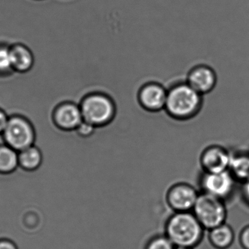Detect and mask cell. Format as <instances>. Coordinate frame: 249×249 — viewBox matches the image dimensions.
I'll return each mask as SVG.
<instances>
[{"label":"cell","mask_w":249,"mask_h":249,"mask_svg":"<svg viewBox=\"0 0 249 249\" xmlns=\"http://www.w3.org/2000/svg\"><path fill=\"white\" fill-rule=\"evenodd\" d=\"M205 230L193 212H175L165 224V235L175 247L196 248L201 243Z\"/></svg>","instance_id":"1"},{"label":"cell","mask_w":249,"mask_h":249,"mask_svg":"<svg viewBox=\"0 0 249 249\" xmlns=\"http://www.w3.org/2000/svg\"><path fill=\"white\" fill-rule=\"evenodd\" d=\"M199 194L196 189L187 183H178L167 192L166 202L174 212L193 211Z\"/></svg>","instance_id":"7"},{"label":"cell","mask_w":249,"mask_h":249,"mask_svg":"<svg viewBox=\"0 0 249 249\" xmlns=\"http://www.w3.org/2000/svg\"><path fill=\"white\" fill-rule=\"evenodd\" d=\"M242 194L243 197L246 203L249 205V179L246 182L243 183Z\"/></svg>","instance_id":"23"},{"label":"cell","mask_w":249,"mask_h":249,"mask_svg":"<svg viewBox=\"0 0 249 249\" xmlns=\"http://www.w3.org/2000/svg\"><path fill=\"white\" fill-rule=\"evenodd\" d=\"M96 129L97 128H96L94 126L86 122V121L83 120L75 131L77 132V134H78L80 137H89L93 135Z\"/></svg>","instance_id":"19"},{"label":"cell","mask_w":249,"mask_h":249,"mask_svg":"<svg viewBox=\"0 0 249 249\" xmlns=\"http://www.w3.org/2000/svg\"><path fill=\"white\" fill-rule=\"evenodd\" d=\"M12 66L15 73L26 74L33 69L35 57L33 51L26 44L15 42L10 45Z\"/></svg>","instance_id":"12"},{"label":"cell","mask_w":249,"mask_h":249,"mask_svg":"<svg viewBox=\"0 0 249 249\" xmlns=\"http://www.w3.org/2000/svg\"><path fill=\"white\" fill-rule=\"evenodd\" d=\"M18 168V152L5 143L0 144V175H10Z\"/></svg>","instance_id":"16"},{"label":"cell","mask_w":249,"mask_h":249,"mask_svg":"<svg viewBox=\"0 0 249 249\" xmlns=\"http://www.w3.org/2000/svg\"><path fill=\"white\" fill-rule=\"evenodd\" d=\"M174 244L166 235H157L151 238L145 249H174Z\"/></svg>","instance_id":"18"},{"label":"cell","mask_w":249,"mask_h":249,"mask_svg":"<svg viewBox=\"0 0 249 249\" xmlns=\"http://www.w3.org/2000/svg\"><path fill=\"white\" fill-rule=\"evenodd\" d=\"M203 95L187 82L172 85L167 92L165 110L168 115L178 121L194 118L201 109Z\"/></svg>","instance_id":"2"},{"label":"cell","mask_w":249,"mask_h":249,"mask_svg":"<svg viewBox=\"0 0 249 249\" xmlns=\"http://www.w3.org/2000/svg\"><path fill=\"white\" fill-rule=\"evenodd\" d=\"M3 141L18 152L35 145L36 133L33 123L21 114H13L1 134Z\"/></svg>","instance_id":"4"},{"label":"cell","mask_w":249,"mask_h":249,"mask_svg":"<svg viewBox=\"0 0 249 249\" xmlns=\"http://www.w3.org/2000/svg\"><path fill=\"white\" fill-rule=\"evenodd\" d=\"M193 213L207 230L226 223L228 218L225 200L203 192L199 195Z\"/></svg>","instance_id":"5"},{"label":"cell","mask_w":249,"mask_h":249,"mask_svg":"<svg viewBox=\"0 0 249 249\" xmlns=\"http://www.w3.org/2000/svg\"><path fill=\"white\" fill-rule=\"evenodd\" d=\"M79 105L83 120L96 128L109 125L116 115L115 102L110 96L103 92L88 94Z\"/></svg>","instance_id":"3"},{"label":"cell","mask_w":249,"mask_h":249,"mask_svg":"<svg viewBox=\"0 0 249 249\" xmlns=\"http://www.w3.org/2000/svg\"><path fill=\"white\" fill-rule=\"evenodd\" d=\"M174 249H190V248H184V247H175Z\"/></svg>","instance_id":"24"},{"label":"cell","mask_w":249,"mask_h":249,"mask_svg":"<svg viewBox=\"0 0 249 249\" xmlns=\"http://www.w3.org/2000/svg\"><path fill=\"white\" fill-rule=\"evenodd\" d=\"M240 246L243 249H249V225L244 227L238 236Z\"/></svg>","instance_id":"20"},{"label":"cell","mask_w":249,"mask_h":249,"mask_svg":"<svg viewBox=\"0 0 249 249\" xmlns=\"http://www.w3.org/2000/svg\"><path fill=\"white\" fill-rule=\"evenodd\" d=\"M167 92L168 89L156 82L145 83L138 93L139 105L149 112H159L165 109Z\"/></svg>","instance_id":"9"},{"label":"cell","mask_w":249,"mask_h":249,"mask_svg":"<svg viewBox=\"0 0 249 249\" xmlns=\"http://www.w3.org/2000/svg\"><path fill=\"white\" fill-rule=\"evenodd\" d=\"M235 239V231L228 224H222L209 230V243L214 249H229Z\"/></svg>","instance_id":"13"},{"label":"cell","mask_w":249,"mask_h":249,"mask_svg":"<svg viewBox=\"0 0 249 249\" xmlns=\"http://www.w3.org/2000/svg\"><path fill=\"white\" fill-rule=\"evenodd\" d=\"M236 180L229 171L209 173L203 172L200 178L202 192L223 200H228L235 191Z\"/></svg>","instance_id":"6"},{"label":"cell","mask_w":249,"mask_h":249,"mask_svg":"<svg viewBox=\"0 0 249 249\" xmlns=\"http://www.w3.org/2000/svg\"><path fill=\"white\" fill-rule=\"evenodd\" d=\"M51 119L61 131H75L83 121L80 105L70 101L60 102L53 110Z\"/></svg>","instance_id":"8"},{"label":"cell","mask_w":249,"mask_h":249,"mask_svg":"<svg viewBox=\"0 0 249 249\" xmlns=\"http://www.w3.org/2000/svg\"><path fill=\"white\" fill-rule=\"evenodd\" d=\"M43 162V155L37 146H30L18 152L19 168L26 172L37 171Z\"/></svg>","instance_id":"14"},{"label":"cell","mask_w":249,"mask_h":249,"mask_svg":"<svg viewBox=\"0 0 249 249\" xmlns=\"http://www.w3.org/2000/svg\"><path fill=\"white\" fill-rule=\"evenodd\" d=\"M228 171L237 182L244 183L249 179V153L232 154Z\"/></svg>","instance_id":"15"},{"label":"cell","mask_w":249,"mask_h":249,"mask_svg":"<svg viewBox=\"0 0 249 249\" xmlns=\"http://www.w3.org/2000/svg\"><path fill=\"white\" fill-rule=\"evenodd\" d=\"M13 73L10 45L2 42L0 43V77H9Z\"/></svg>","instance_id":"17"},{"label":"cell","mask_w":249,"mask_h":249,"mask_svg":"<svg viewBox=\"0 0 249 249\" xmlns=\"http://www.w3.org/2000/svg\"><path fill=\"white\" fill-rule=\"evenodd\" d=\"M231 156L232 154L222 146H209L200 155V163L203 172L216 173L228 171Z\"/></svg>","instance_id":"10"},{"label":"cell","mask_w":249,"mask_h":249,"mask_svg":"<svg viewBox=\"0 0 249 249\" xmlns=\"http://www.w3.org/2000/svg\"><path fill=\"white\" fill-rule=\"evenodd\" d=\"M186 82L196 92L204 95L214 89L217 82V77L213 68L200 64L190 70Z\"/></svg>","instance_id":"11"},{"label":"cell","mask_w":249,"mask_h":249,"mask_svg":"<svg viewBox=\"0 0 249 249\" xmlns=\"http://www.w3.org/2000/svg\"><path fill=\"white\" fill-rule=\"evenodd\" d=\"M0 249H18L16 243L8 238H0Z\"/></svg>","instance_id":"22"},{"label":"cell","mask_w":249,"mask_h":249,"mask_svg":"<svg viewBox=\"0 0 249 249\" xmlns=\"http://www.w3.org/2000/svg\"><path fill=\"white\" fill-rule=\"evenodd\" d=\"M35 1H42V0H35Z\"/></svg>","instance_id":"25"},{"label":"cell","mask_w":249,"mask_h":249,"mask_svg":"<svg viewBox=\"0 0 249 249\" xmlns=\"http://www.w3.org/2000/svg\"><path fill=\"white\" fill-rule=\"evenodd\" d=\"M9 117L10 115L6 113V111L0 108V135L1 136L5 130L6 126L8 122Z\"/></svg>","instance_id":"21"}]
</instances>
